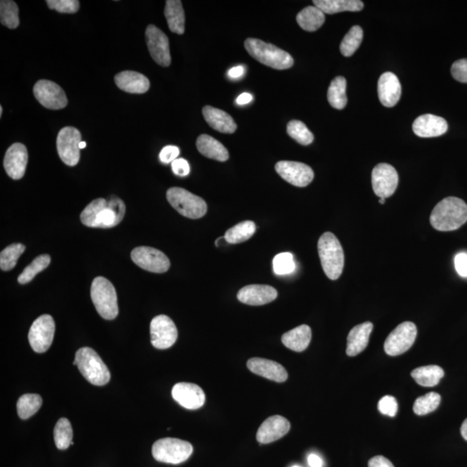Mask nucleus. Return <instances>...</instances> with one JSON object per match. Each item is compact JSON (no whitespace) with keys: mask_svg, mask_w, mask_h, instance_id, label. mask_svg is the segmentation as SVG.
I'll use <instances>...</instances> for the list:
<instances>
[{"mask_svg":"<svg viewBox=\"0 0 467 467\" xmlns=\"http://www.w3.org/2000/svg\"><path fill=\"white\" fill-rule=\"evenodd\" d=\"M125 212L124 202L112 197L109 200L97 198L87 205L81 214V221L91 228L109 229L123 220Z\"/></svg>","mask_w":467,"mask_h":467,"instance_id":"1","label":"nucleus"},{"mask_svg":"<svg viewBox=\"0 0 467 467\" xmlns=\"http://www.w3.org/2000/svg\"><path fill=\"white\" fill-rule=\"evenodd\" d=\"M467 222V205L462 199L448 197L434 207L430 223L438 231H453L460 229Z\"/></svg>","mask_w":467,"mask_h":467,"instance_id":"2","label":"nucleus"},{"mask_svg":"<svg viewBox=\"0 0 467 467\" xmlns=\"http://www.w3.org/2000/svg\"><path fill=\"white\" fill-rule=\"evenodd\" d=\"M245 47L252 58L274 70H287L294 63L289 53L260 39H247Z\"/></svg>","mask_w":467,"mask_h":467,"instance_id":"3","label":"nucleus"},{"mask_svg":"<svg viewBox=\"0 0 467 467\" xmlns=\"http://www.w3.org/2000/svg\"><path fill=\"white\" fill-rule=\"evenodd\" d=\"M318 251L324 274L332 280L338 279L344 266V250L339 239L332 232L324 233L319 240Z\"/></svg>","mask_w":467,"mask_h":467,"instance_id":"4","label":"nucleus"},{"mask_svg":"<svg viewBox=\"0 0 467 467\" xmlns=\"http://www.w3.org/2000/svg\"><path fill=\"white\" fill-rule=\"evenodd\" d=\"M89 383L104 386L111 381V372L100 356L89 347L81 348L76 353L74 363Z\"/></svg>","mask_w":467,"mask_h":467,"instance_id":"5","label":"nucleus"},{"mask_svg":"<svg viewBox=\"0 0 467 467\" xmlns=\"http://www.w3.org/2000/svg\"><path fill=\"white\" fill-rule=\"evenodd\" d=\"M91 299L97 312L108 320L115 319L119 314L115 287L104 277H96L91 286Z\"/></svg>","mask_w":467,"mask_h":467,"instance_id":"6","label":"nucleus"},{"mask_svg":"<svg viewBox=\"0 0 467 467\" xmlns=\"http://www.w3.org/2000/svg\"><path fill=\"white\" fill-rule=\"evenodd\" d=\"M169 204L182 216L199 219L207 213V204L204 199L180 187H173L166 193Z\"/></svg>","mask_w":467,"mask_h":467,"instance_id":"7","label":"nucleus"},{"mask_svg":"<svg viewBox=\"0 0 467 467\" xmlns=\"http://www.w3.org/2000/svg\"><path fill=\"white\" fill-rule=\"evenodd\" d=\"M152 453L157 461L178 465L188 460L193 453V446L180 438H165L153 444Z\"/></svg>","mask_w":467,"mask_h":467,"instance_id":"8","label":"nucleus"},{"mask_svg":"<svg viewBox=\"0 0 467 467\" xmlns=\"http://www.w3.org/2000/svg\"><path fill=\"white\" fill-rule=\"evenodd\" d=\"M417 327L412 322H404L386 339L384 351L389 356H399L409 350L416 339Z\"/></svg>","mask_w":467,"mask_h":467,"instance_id":"9","label":"nucleus"},{"mask_svg":"<svg viewBox=\"0 0 467 467\" xmlns=\"http://www.w3.org/2000/svg\"><path fill=\"white\" fill-rule=\"evenodd\" d=\"M82 142V135L78 129L73 127H65L60 130L56 148L58 155L68 166H75L80 160L79 145Z\"/></svg>","mask_w":467,"mask_h":467,"instance_id":"10","label":"nucleus"},{"mask_svg":"<svg viewBox=\"0 0 467 467\" xmlns=\"http://www.w3.org/2000/svg\"><path fill=\"white\" fill-rule=\"evenodd\" d=\"M131 258L140 269L152 273H165L170 266V260L163 252L151 247H136L132 251Z\"/></svg>","mask_w":467,"mask_h":467,"instance_id":"11","label":"nucleus"},{"mask_svg":"<svg viewBox=\"0 0 467 467\" xmlns=\"http://www.w3.org/2000/svg\"><path fill=\"white\" fill-rule=\"evenodd\" d=\"M55 322L48 314L36 319L30 329L29 342L35 352L43 353L48 350L54 339Z\"/></svg>","mask_w":467,"mask_h":467,"instance_id":"12","label":"nucleus"},{"mask_svg":"<svg viewBox=\"0 0 467 467\" xmlns=\"http://www.w3.org/2000/svg\"><path fill=\"white\" fill-rule=\"evenodd\" d=\"M151 342L158 350L172 347L178 339V329L172 319L166 315L153 318L150 326Z\"/></svg>","mask_w":467,"mask_h":467,"instance_id":"13","label":"nucleus"},{"mask_svg":"<svg viewBox=\"0 0 467 467\" xmlns=\"http://www.w3.org/2000/svg\"><path fill=\"white\" fill-rule=\"evenodd\" d=\"M34 93L39 103L48 109L59 111L68 105L66 93L63 89L51 81H39L35 84Z\"/></svg>","mask_w":467,"mask_h":467,"instance_id":"14","label":"nucleus"},{"mask_svg":"<svg viewBox=\"0 0 467 467\" xmlns=\"http://www.w3.org/2000/svg\"><path fill=\"white\" fill-rule=\"evenodd\" d=\"M372 188L374 193L380 198H388L396 193L399 176L392 165L379 164L372 170Z\"/></svg>","mask_w":467,"mask_h":467,"instance_id":"15","label":"nucleus"},{"mask_svg":"<svg viewBox=\"0 0 467 467\" xmlns=\"http://www.w3.org/2000/svg\"><path fill=\"white\" fill-rule=\"evenodd\" d=\"M145 41L153 59L160 66L168 67L172 58L168 36L153 24H149L145 30Z\"/></svg>","mask_w":467,"mask_h":467,"instance_id":"16","label":"nucleus"},{"mask_svg":"<svg viewBox=\"0 0 467 467\" xmlns=\"http://www.w3.org/2000/svg\"><path fill=\"white\" fill-rule=\"evenodd\" d=\"M276 172L284 180L297 187H306L314 180V170L304 163L295 161H279L275 165Z\"/></svg>","mask_w":467,"mask_h":467,"instance_id":"17","label":"nucleus"},{"mask_svg":"<svg viewBox=\"0 0 467 467\" xmlns=\"http://www.w3.org/2000/svg\"><path fill=\"white\" fill-rule=\"evenodd\" d=\"M172 396L178 404L187 409H198L205 404L204 391L194 384L180 383L174 385Z\"/></svg>","mask_w":467,"mask_h":467,"instance_id":"18","label":"nucleus"},{"mask_svg":"<svg viewBox=\"0 0 467 467\" xmlns=\"http://www.w3.org/2000/svg\"><path fill=\"white\" fill-rule=\"evenodd\" d=\"M27 163L28 152L26 145L15 143L8 148L4 160V168L12 180H21L26 173Z\"/></svg>","mask_w":467,"mask_h":467,"instance_id":"19","label":"nucleus"},{"mask_svg":"<svg viewBox=\"0 0 467 467\" xmlns=\"http://www.w3.org/2000/svg\"><path fill=\"white\" fill-rule=\"evenodd\" d=\"M290 422L285 417L274 416L263 422L257 434L259 443L270 444L279 440L289 432Z\"/></svg>","mask_w":467,"mask_h":467,"instance_id":"20","label":"nucleus"},{"mask_svg":"<svg viewBox=\"0 0 467 467\" xmlns=\"http://www.w3.org/2000/svg\"><path fill=\"white\" fill-rule=\"evenodd\" d=\"M247 366L255 375L261 376L264 379L284 383L288 377L287 369L282 364L270 359L254 357L247 361Z\"/></svg>","mask_w":467,"mask_h":467,"instance_id":"21","label":"nucleus"},{"mask_svg":"<svg viewBox=\"0 0 467 467\" xmlns=\"http://www.w3.org/2000/svg\"><path fill=\"white\" fill-rule=\"evenodd\" d=\"M278 292L275 288L267 285H250L242 287L238 292L240 302L250 306H263L277 298Z\"/></svg>","mask_w":467,"mask_h":467,"instance_id":"22","label":"nucleus"},{"mask_svg":"<svg viewBox=\"0 0 467 467\" xmlns=\"http://www.w3.org/2000/svg\"><path fill=\"white\" fill-rule=\"evenodd\" d=\"M448 130V125L444 118L424 115L417 118L413 123V131L421 138H433L445 135Z\"/></svg>","mask_w":467,"mask_h":467,"instance_id":"23","label":"nucleus"},{"mask_svg":"<svg viewBox=\"0 0 467 467\" xmlns=\"http://www.w3.org/2000/svg\"><path fill=\"white\" fill-rule=\"evenodd\" d=\"M401 86L399 79L392 72H385L379 80V97L386 108H392L399 101Z\"/></svg>","mask_w":467,"mask_h":467,"instance_id":"24","label":"nucleus"},{"mask_svg":"<svg viewBox=\"0 0 467 467\" xmlns=\"http://www.w3.org/2000/svg\"><path fill=\"white\" fill-rule=\"evenodd\" d=\"M202 116L210 127L219 133L231 135L237 131V125L233 118L221 109L205 106L202 108Z\"/></svg>","mask_w":467,"mask_h":467,"instance_id":"25","label":"nucleus"},{"mask_svg":"<svg viewBox=\"0 0 467 467\" xmlns=\"http://www.w3.org/2000/svg\"><path fill=\"white\" fill-rule=\"evenodd\" d=\"M372 331L371 322H364L353 327L347 338V354L355 356L363 352L367 347Z\"/></svg>","mask_w":467,"mask_h":467,"instance_id":"26","label":"nucleus"},{"mask_svg":"<svg viewBox=\"0 0 467 467\" xmlns=\"http://www.w3.org/2000/svg\"><path fill=\"white\" fill-rule=\"evenodd\" d=\"M117 87L130 93H144L150 88V82L144 75L136 71H123L115 77Z\"/></svg>","mask_w":467,"mask_h":467,"instance_id":"27","label":"nucleus"},{"mask_svg":"<svg viewBox=\"0 0 467 467\" xmlns=\"http://www.w3.org/2000/svg\"><path fill=\"white\" fill-rule=\"evenodd\" d=\"M196 145L198 152L206 158L220 162L229 160L228 150L213 137L202 135L197 138Z\"/></svg>","mask_w":467,"mask_h":467,"instance_id":"28","label":"nucleus"},{"mask_svg":"<svg viewBox=\"0 0 467 467\" xmlns=\"http://www.w3.org/2000/svg\"><path fill=\"white\" fill-rule=\"evenodd\" d=\"M312 339L311 328L307 324H302L292 329L282 336V341L284 345L290 350L296 352H302L309 347Z\"/></svg>","mask_w":467,"mask_h":467,"instance_id":"29","label":"nucleus"},{"mask_svg":"<svg viewBox=\"0 0 467 467\" xmlns=\"http://www.w3.org/2000/svg\"><path fill=\"white\" fill-rule=\"evenodd\" d=\"M165 16L168 20V27L173 34H185V11L180 0H168L165 2Z\"/></svg>","mask_w":467,"mask_h":467,"instance_id":"30","label":"nucleus"},{"mask_svg":"<svg viewBox=\"0 0 467 467\" xmlns=\"http://www.w3.org/2000/svg\"><path fill=\"white\" fill-rule=\"evenodd\" d=\"M314 6L324 14H336L343 11H360L364 2L360 0H314Z\"/></svg>","mask_w":467,"mask_h":467,"instance_id":"31","label":"nucleus"},{"mask_svg":"<svg viewBox=\"0 0 467 467\" xmlns=\"http://www.w3.org/2000/svg\"><path fill=\"white\" fill-rule=\"evenodd\" d=\"M299 26L307 31H316L326 21V16L318 7L307 6L300 11L296 17Z\"/></svg>","mask_w":467,"mask_h":467,"instance_id":"32","label":"nucleus"},{"mask_svg":"<svg viewBox=\"0 0 467 467\" xmlns=\"http://www.w3.org/2000/svg\"><path fill=\"white\" fill-rule=\"evenodd\" d=\"M445 375L443 369L438 365H428L414 369L411 376L422 387H434Z\"/></svg>","mask_w":467,"mask_h":467,"instance_id":"33","label":"nucleus"},{"mask_svg":"<svg viewBox=\"0 0 467 467\" xmlns=\"http://www.w3.org/2000/svg\"><path fill=\"white\" fill-rule=\"evenodd\" d=\"M347 79L343 76H337L332 81L328 88L327 99L332 108L344 109L347 105Z\"/></svg>","mask_w":467,"mask_h":467,"instance_id":"34","label":"nucleus"},{"mask_svg":"<svg viewBox=\"0 0 467 467\" xmlns=\"http://www.w3.org/2000/svg\"><path fill=\"white\" fill-rule=\"evenodd\" d=\"M255 230H257V226H255L254 222H242L227 230L225 239L230 245H237V243L245 242L253 237Z\"/></svg>","mask_w":467,"mask_h":467,"instance_id":"35","label":"nucleus"},{"mask_svg":"<svg viewBox=\"0 0 467 467\" xmlns=\"http://www.w3.org/2000/svg\"><path fill=\"white\" fill-rule=\"evenodd\" d=\"M43 404L42 397L36 394H26L20 396L18 404V415L22 420L29 419L39 411Z\"/></svg>","mask_w":467,"mask_h":467,"instance_id":"36","label":"nucleus"},{"mask_svg":"<svg viewBox=\"0 0 467 467\" xmlns=\"http://www.w3.org/2000/svg\"><path fill=\"white\" fill-rule=\"evenodd\" d=\"M364 31L362 28L355 26L351 28L348 34L344 36L340 44V52L344 56H351L360 47L363 41Z\"/></svg>","mask_w":467,"mask_h":467,"instance_id":"37","label":"nucleus"},{"mask_svg":"<svg viewBox=\"0 0 467 467\" xmlns=\"http://www.w3.org/2000/svg\"><path fill=\"white\" fill-rule=\"evenodd\" d=\"M73 440V429L70 421L66 418H61L54 428V441L56 448L66 450L68 446L74 444Z\"/></svg>","mask_w":467,"mask_h":467,"instance_id":"38","label":"nucleus"},{"mask_svg":"<svg viewBox=\"0 0 467 467\" xmlns=\"http://www.w3.org/2000/svg\"><path fill=\"white\" fill-rule=\"evenodd\" d=\"M0 20L9 29H16L19 26V7L12 0H2L0 2Z\"/></svg>","mask_w":467,"mask_h":467,"instance_id":"39","label":"nucleus"},{"mask_svg":"<svg viewBox=\"0 0 467 467\" xmlns=\"http://www.w3.org/2000/svg\"><path fill=\"white\" fill-rule=\"evenodd\" d=\"M51 261L50 255H39V257L34 260V262L29 266H27L24 269L23 273L19 275L18 282L22 284V285L31 282L36 274L47 269L48 266L50 265Z\"/></svg>","mask_w":467,"mask_h":467,"instance_id":"40","label":"nucleus"},{"mask_svg":"<svg viewBox=\"0 0 467 467\" xmlns=\"http://www.w3.org/2000/svg\"><path fill=\"white\" fill-rule=\"evenodd\" d=\"M24 250L26 246L21 243H14L6 247L0 254V267L3 271H10L14 270L17 265L18 260Z\"/></svg>","mask_w":467,"mask_h":467,"instance_id":"41","label":"nucleus"},{"mask_svg":"<svg viewBox=\"0 0 467 467\" xmlns=\"http://www.w3.org/2000/svg\"><path fill=\"white\" fill-rule=\"evenodd\" d=\"M441 397L436 392L426 394L425 396L417 398L414 404V412L417 416H425L436 410L440 405Z\"/></svg>","mask_w":467,"mask_h":467,"instance_id":"42","label":"nucleus"},{"mask_svg":"<svg viewBox=\"0 0 467 467\" xmlns=\"http://www.w3.org/2000/svg\"><path fill=\"white\" fill-rule=\"evenodd\" d=\"M287 132L292 139L303 145H310L314 140V135L302 121L291 120L287 124Z\"/></svg>","mask_w":467,"mask_h":467,"instance_id":"43","label":"nucleus"},{"mask_svg":"<svg viewBox=\"0 0 467 467\" xmlns=\"http://www.w3.org/2000/svg\"><path fill=\"white\" fill-rule=\"evenodd\" d=\"M273 267L275 274L287 275L294 273L296 269L294 255L288 252L276 255L273 260Z\"/></svg>","mask_w":467,"mask_h":467,"instance_id":"44","label":"nucleus"},{"mask_svg":"<svg viewBox=\"0 0 467 467\" xmlns=\"http://www.w3.org/2000/svg\"><path fill=\"white\" fill-rule=\"evenodd\" d=\"M46 4L50 9L60 14H76L80 8V2L77 0H47Z\"/></svg>","mask_w":467,"mask_h":467,"instance_id":"45","label":"nucleus"},{"mask_svg":"<svg viewBox=\"0 0 467 467\" xmlns=\"http://www.w3.org/2000/svg\"><path fill=\"white\" fill-rule=\"evenodd\" d=\"M379 410L384 416L395 417L398 411V404L395 397L386 396L379 403Z\"/></svg>","mask_w":467,"mask_h":467,"instance_id":"46","label":"nucleus"},{"mask_svg":"<svg viewBox=\"0 0 467 467\" xmlns=\"http://www.w3.org/2000/svg\"><path fill=\"white\" fill-rule=\"evenodd\" d=\"M451 73L454 79L462 83H467V58L461 59L453 63Z\"/></svg>","mask_w":467,"mask_h":467,"instance_id":"47","label":"nucleus"},{"mask_svg":"<svg viewBox=\"0 0 467 467\" xmlns=\"http://www.w3.org/2000/svg\"><path fill=\"white\" fill-rule=\"evenodd\" d=\"M180 155V148L175 145H168L161 150L160 160L162 163L170 164L176 160Z\"/></svg>","mask_w":467,"mask_h":467,"instance_id":"48","label":"nucleus"},{"mask_svg":"<svg viewBox=\"0 0 467 467\" xmlns=\"http://www.w3.org/2000/svg\"><path fill=\"white\" fill-rule=\"evenodd\" d=\"M172 168L173 173L178 177H186L190 172L188 161L185 158H177L176 160H174L172 163Z\"/></svg>","mask_w":467,"mask_h":467,"instance_id":"49","label":"nucleus"},{"mask_svg":"<svg viewBox=\"0 0 467 467\" xmlns=\"http://www.w3.org/2000/svg\"><path fill=\"white\" fill-rule=\"evenodd\" d=\"M454 264H456L457 273L461 277H467V254H458L456 259H454Z\"/></svg>","mask_w":467,"mask_h":467,"instance_id":"50","label":"nucleus"},{"mask_svg":"<svg viewBox=\"0 0 467 467\" xmlns=\"http://www.w3.org/2000/svg\"><path fill=\"white\" fill-rule=\"evenodd\" d=\"M369 467H395L391 461L384 456L373 457L369 461Z\"/></svg>","mask_w":467,"mask_h":467,"instance_id":"51","label":"nucleus"},{"mask_svg":"<svg viewBox=\"0 0 467 467\" xmlns=\"http://www.w3.org/2000/svg\"><path fill=\"white\" fill-rule=\"evenodd\" d=\"M307 461L310 467H323L324 466L322 458L315 453H311L307 458Z\"/></svg>","mask_w":467,"mask_h":467,"instance_id":"52","label":"nucleus"},{"mask_svg":"<svg viewBox=\"0 0 467 467\" xmlns=\"http://www.w3.org/2000/svg\"><path fill=\"white\" fill-rule=\"evenodd\" d=\"M245 68L242 66H237L232 68L228 72V75L230 78L237 79L240 78L243 74H245Z\"/></svg>","mask_w":467,"mask_h":467,"instance_id":"53","label":"nucleus"},{"mask_svg":"<svg viewBox=\"0 0 467 467\" xmlns=\"http://www.w3.org/2000/svg\"><path fill=\"white\" fill-rule=\"evenodd\" d=\"M253 100V96L249 93H243L241 96H238L237 99V103L238 105H246L251 103V101Z\"/></svg>","mask_w":467,"mask_h":467,"instance_id":"54","label":"nucleus"},{"mask_svg":"<svg viewBox=\"0 0 467 467\" xmlns=\"http://www.w3.org/2000/svg\"><path fill=\"white\" fill-rule=\"evenodd\" d=\"M461 433L463 438L467 441V419L463 421L461 428Z\"/></svg>","mask_w":467,"mask_h":467,"instance_id":"55","label":"nucleus"},{"mask_svg":"<svg viewBox=\"0 0 467 467\" xmlns=\"http://www.w3.org/2000/svg\"><path fill=\"white\" fill-rule=\"evenodd\" d=\"M86 146H87V143L85 141L81 142V143L79 145L80 149H83V148H86Z\"/></svg>","mask_w":467,"mask_h":467,"instance_id":"56","label":"nucleus"},{"mask_svg":"<svg viewBox=\"0 0 467 467\" xmlns=\"http://www.w3.org/2000/svg\"><path fill=\"white\" fill-rule=\"evenodd\" d=\"M379 202H380L381 205H384L385 198H380L379 199Z\"/></svg>","mask_w":467,"mask_h":467,"instance_id":"57","label":"nucleus"},{"mask_svg":"<svg viewBox=\"0 0 467 467\" xmlns=\"http://www.w3.org/2000/svg\"><path fill=\"white\" fill-rule=\"evenodd\" d=\"M3 115V108L2 106H0V117H1Z\"/></svg>","mask_w":467,"mask_h":467,"instance_id":"58","label":"nucleus"},{"mask_svg":"<svg viewBox=\"0 0 467 467\" xmlns=\"http://www.w3.org/2000/svg\"><path fill=\"white\" fill-rule=\"evenodd\" d=\"M292 467H302V466H292Z\"/></svg>","mask_w":467,"mask_h":467,"instance_id":"59","label":"nucleus"}]
</instances>
